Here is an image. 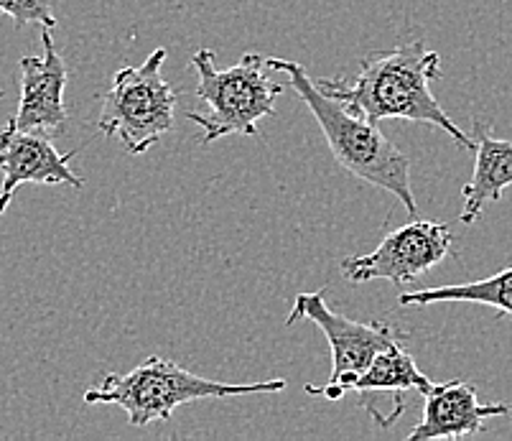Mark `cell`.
Wrapping results in <instances>:
<instances>
[{
    "instance_id": "obj_1",
    "label": "cell",
    "mask_w": 512,
    "mask_h": 441,
    "mask_svg": "<svg viewBox=\"0 0 512 441\" xmlns=\"http://www.w3.org/2000/svg\"><path fill=\"white\" fill-rule=\"evenodd\" d=\"M441 77V57L428 51L423 41L377 51L360 59V74L355 80H319L316 85L329 97L347 105L349 110L375 120H413V123L436 125L454 143L467 151L477 148V141L449 118L431 95V80Z\"/></svg>"
},
{
    "instance_id": "obj_2",
    "label": "cell",
    "mask_w": 512,
    "mask_h": 441,
    "mask_svg": "<svg viewBox=\"0 0 512 441\" xmlns=\"http://www.w3.org/2000/svg\"><path fill=\"white\" fill-rule=\"evenodd\" d=\"M265 64L273 72L288 74L293 92L304 100L319 123L334 161L357 179L393 194L416 220L418 204L411 187V159L380 131V125L329 97L299 62L265 57Z\"/></svg>"
},
{
    "instance_id": "obj_3",
    "label": "cell",
    "mask_w": 512,
    "mask_h": 441,
    "mask_svg": "<svg viewBox=\"0 0 512 441\" xmlns=\"http://www.w3.org/2000/svg\"><path fill=\"white\" fill-rule=\"evenodd\" d=\"M286 380H260V383H220L194 375L166 357H148L125 375H107L97 388L85 393L87 406L107 403L120 406L133 426L153 421H169L179 406L204 398H237L258 393H281Z\"/></svg>"
},
{
    "instance_id": "obj_4",
    "label": "cell",
    "mask_w": 512,
    "mask_h": 441,
    "mask_svg": "<svg viewBox=\"0 0 512 441\" xmlns=\"http://www.w3.org/2000/svg\"><path fill=\"white\" fill-rule=\"evenodd\" d=\"M197 69V97L207 110H192L186 118L199 125L202 143L225 136H258V123L276 115V100L283 87L268 77L265 57L245 51L230 69L214 67V51L199 49L192 57Z\"/></svg>"
},
{
    "instance_id": "obj_5",
    "label": "cell",
    "mask_w": 512,
    "mask_h": 441,
    "mask_svg": "<svg viewBox=\"0 0 512 441\" xmlns=\"http://www.w3.org/2000/svg\"><path fill=\"white\" fill-rule=\"evenodd\" d=\"M166 49H156L141 67L118 69L102 100L97 131L118 138L130 156L151 151L174 128L176 92L164 80Z\"/></svg>"
},
{
    "instance_id": "obj_6",
    "label": "cell",
    "mask_w": 512,
    "mask_h": 441,
    "mask_svg": "<svg viewBox=\"0 0 512 441\" xmlns=\"http://www.w3.org/2000/svg\"><path fill=\"white\" fill-rule=\"evenodd\" d=\"M316 324L324 332L329 347H332V373L324 385H306V393L311 396H324L329 401H339L347 396V385L370 368L380 352L398 345V334L390 324L383 322H355V319L342 317L332 311L324 301V291L314 294H299L293 299L288 324L293 322Z\"/></svg>"
},
{
    "instance_id": "obj_7",
    "label": "cell",
    "mask_w": 512,
    "mask_h": 441,
    "mask_svg": "<svg viewBox=\"0 0 512 441\" xmlns=\"http://www.w3.org/2000/svg\"><path fill=\"white\" fill-rule=\"evenodd\" d=\"M454 250V235L449 225L428 220H413L385 235L372 253L347 255L339 263V271L349 283L383 281L411 283L428 273Z\"/></svg>"
},
{
    "instance_id": "obj_8",
    "label": "cell",
    "mask_w": 512,
    "mask_h": 441,
    "mask_svg": "<svg viewBox=\"0 0 512 441\" xmlns=\"http://www.w3.org/2000/svg\"><path fill=\"white\" fill-rule=\"evenodd\" d=\"M41 46H44L41 57H21L18 62L21 97L11 123L21 131L62 133L67 125L64 92H67L69 72L51 39V29L41 31Z\"/></svg>"
},
{
    "instance_id": "obj_9",
    "label": "cell",
    "mask_w": 512,
    "mask_h": 441,
    "mask_svg": "<svg viewBox=\"0 0 512 441\" xmlns=\"http://www.w3.org/2000/svg\"><path fill=\"white\" fill-rule=\"evenodd\" d=\"M74 153L57 151V146L39 131H21L8 120L0 128V171H3V189L0 194L13 197L21 184H69L82 189L85 181L69 169Z\"/></svg>"
},
{
    "instance_id": "obj_10",
    "label": "cell",
    "mask_w": 512,
    "mask_h": 441,
    "mask_svg": "<svg viewBox=\"0 0 512 441\" xmlns=\"http://www.w3.org/2000/svg\"><path fill=\"white\" fill-rule=\"evenodd\" d=\"M423 398V416L408 434L411 441L474 436L484 431V421L510 416V406L505 403H479L477 391L464 380L434 383Z\"/></svg>"
},
{
    "instance_id": "obj_11",
    "label": "cell",
    "mask_w": 512,
    "mask_h": 441,
    "mask_svg": "<svg viewBox=\"0 0 512 441\" xmlns=\"http://www.w3.org/2000/svg\"><path fill=\"white\" fill-rule=\"evenodd\" d=\"M474 136H477V148H474V171L472 179L464 184L462 197L464 207L459 220L464 225H472L479 220L484 207L497 202L507 187H512V141H502L490 133L484 123H474Z\"/></svg>"
},
{
    "instance_id": "obj_12",
    "label": "cell",
    "mask_w": 512,
    "mask_h": 441,
    "mask_svg": "<svg viewBox=\"0 0 512 441\" xmlns=\"http://www.w3.org/2000/svg\"><path fill=\"white\" fill-rule=\"evenodd\" d=\"M431 388H434V380L418 370L411 352L403 350V345L398 342L390 350L380 352L370 362V368L347 385V393H357L360 406L365 411H370L377 396H388L400 411H406L408 391H418L421 396H426Z\"/></svg>"
},
{
    "instance_id": "obj_13",
    "label": "cell",
    "mask_w": 512,
    "mask_h": 441,
    "mask_svg": "<svg viewBox=\"0 0 512 441\" xmlns=\"http://www.w3.org/2000/svg\"><path fill=\"white\" fill-rule=\"evenodd\" d=\"M444 301H469V304L492 306L500 314L512 317V268L495 273L490 278L472 283H451V286H434V289L408 291L398 296L400 306H428Z\"/></svg>"
},
{
    "instance_id": "obj_14",
    "label": "cell",
    "mask_w": 512,
    "mask_h": 441,
    "mask_svg": "<svg viewBox=\"0 0 512 441\" xmlns=\"http://www.w3.org/2000/svg\"><path fill=\"white\" fill-rule=\"evenodd\" d=\"M0 13L11 18L18 29L39 23L41 29H57V16L51 8V0H0Z\"/></svg>"
},
{
    "instance_id": "obj_15",
    "label": "cell",
    "mask_w": 512,
    "mask_h": 441,
    "mask_svg": "<svg viewBox=\"0 0 512 441\" xmlns=\"http://www.w3.org/2000/svg\"><path fill=\"white\" fill-rule=\"evenodd\" d=\"M8 204H11V197H8V194H0V212H6Z\"/></svg>"
},
{
    "instance_id": "obj_16",
    "label": "cell",
    "mask_w": 512,
    "mask_h": 441,
    "mask_svg": "<svg viewBox=\"0 0 512 441\" xmlns=\"http://www.w3.org/2000/svg\"><path fill=\"white\" fill-rule=\"evenodd\" d=\"M0 100H3V90H0Z\"/></svg>"
},
{
    "instance_id": "obj_17",
    "label": "cell",
    "mask_w": 512,
    "mask_h": 441,
    "mask_svg": "<svg viewBox=\"0 0 512 441\" xmlns=\"http://www.w3.org/2000/svg\"><path fill=\"white\" fill-rule=\"evenodd\" d=\"M0 340H3V334H0Z\"/></svg>"
},
{
    "instance_id": "obj_18",
    "label": "cell",
    "mask_w": 512,
    "mask_h": 441,
    "mask_svg": "<svg viewBox=\"0 0 512 441\" xmlns=\"http://www.w3.org/2000/svg\"><path fill=\"white\" fill-rule=\"evenodd\" d=\"M0 217H3V212H0Z\"/></svg>"
}]
</instances>
